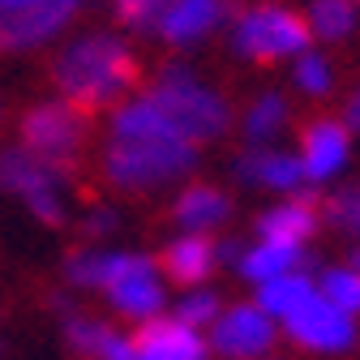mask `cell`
<instances>
[{"instance_id":"6da1fadb","label":"cell","mask_w":360,"mask_h":360,"mask_svg":"<svg viewBox=\"0 0 360 360\" xmlns=\"http://www.w3.org/2000/svg\"><path fill=\"white\" fill-rule=\"evenodd\" d=\"M65 279L86 292H103L108 304L129 318L133 326H146L163 318L167 288L163 270L146 253H120V249H82L65 262Z\"/></svg>"},{"instance_id":"7a4b0ae2","label":"cell","mask_w":360,"mask_h":360,"mask_svg":"<svg viewBox=\"0 0 360 360\" xmlns=\"http://www.w3.org/2000/svg\"><path fill=\"white\" fill-rule=\"evenodd\" d=\"M52 77L73 108H112L138 82V60L116 34H82L56 56Z\"/></svg>"},{"instance_id":"3957f363","label":"cell","mask_w":360,"mask_h":360,"mask_svg":"<svg viewBox=\"0 0 360 360\" xmlns=\"http://www.w3.org/2000/svg\"><path fill=\"white\" fill-rule=\"evenodd\" d=\"M146 99L185 133L193 146L210 142V138H223L232 124V108L228 99L219 95L214 86H206L202 77H193L185 65H167L159 73V82L146 90Z\"/></svg>"},{"instance_id":"277c9868","label":"cell","mask_w":360,"mask_h":360,"mask_svg":"<svg viewBox=\"0 0 360 360\" xmlns=\"http://www.w3.org/2000/svg\"><path fill=\"white\" fill-rule=\"evenodd\" d=\"M198 163V146L163 138V142H108L103 150V176L116 189L146 193L159 185H172Z\"/></svg>"},{"instance_id":"5b68a950","label":"cell","mask_w":360,"mask_h":360,"mask_svg":"<svg viewBox=\"0 0 360 360\" xmlns=\"http://www.w3.org/2000/svg\"><path fill=\"white\" fill-rule=\"evenodd\" d=\"M0 189L13 193L39 223H65V172L43 163L39 155L13 146V150H0Z\"/></svg>"},{"instance_id":"8992f818","label":"cell","mask_w":360,"mask_h":360,"mask_svg":"<svg viewBox=\"0 0 360 360\" xmlns=\"http://www.w3.org/2000/svg\"><path fill=\"white\" fill-rule=\"evenodd\" d=\"M232 48L249 60H283L304 56L309 48V22L279 5H257L236 18L232 26Z\"/></svg>"},{"instance_id":"52a82bcc","label":"cell","mask_w":360,"mask_h":360,"mask_svg":"<svg viewBox=\"0 0 360 360\" xmlns=\"http://www.w3.org/2000/svg\"><path fill=\"white\" fill-rule=\"evenodd\" d=\"M82 142H86V112L73 108L69 99L39 103L22 116V150L39 155L43 163H52L60 172L77 159Z\"/></svg>"},{"instance_id":"ba28073f","label":"cell","mask_w":360,"mask_h":360,"mask_svg":"<svg viewBox=\"0 0 360 360\" xmlns=\"http://www.w3.org/2000/svg\"><path fill=\"white\" fill-rule=\"evenodd\" d=\"M275 330H279V322L257 300L232 304L210 326V352L223 360H266V352L275 347Z\"/></svg>"},{"instance_id":"9c48e42d","label":"cell","mask_w":360,"mask_h":360,"mask_svg":"<svg viewBox=\"0 0 360 360\" xmlns=\"http://www.w3.org/2000/svg\"><path fill=\"white\" fill-rule=\"evenodd\" d=\"M288 339L304 352H318V356H339L347 347H356V318H347L343 309H335L326 296L313 292L292 318L283 322Z\"/></svg>"},{"instance_id":"30bf717a","label":"cell","mask_w":360,"mask_h":360,"mask_svg":"<svg viewBox=\"0 0 360 360\" xmlns=\"http://www.w3.org/2000/svg\"><path fill=\"white\" fill-rule=\"evenodd\" d=\"M82 9V0H39V5L0 13V52H30L39 43L56 39L73 13Z\"/></svg>"},{"instance_id":"8fae6325","label":"cell","mask_w":360,"mask_h":360,"mask_svg":"<svg viewBox=\"0 0 360 360\" xmlns=\"http://www.w3.org/2000/svg\"><path fill=\"white\" fill-rule=\"evenodd\" d=\"M352 159V129L343 120H313L300 138V167L309 185L335 180Z\"/></svg>"},{"instance_id":"7c38bea8","label":"cell","mask_w":360,"mask_h":360,"mask_svg":"<svg viewBox=\"0 0 360 360\" xmlns=\"http://www.w3.org/2000/svg\"><path fill=\"white\" fill-rule=\"evenodd\" d=\"M138 360H210V339L176 318H155L133 330Z\"/></svg>"},{"instance_id":"4fadbf2b","label":"cell","mask_w":360,"mask_h":360,"mask_svg":"<svg viewBox=\"0 0 360 360\" xmlns=\"http://www.w3.org/2000/svg\"><path fill=\"white\" fill-rule=\"evenodd\" d=\"M236 180L257 185V189H275V193H296L304 185V167H300V155L253 146L236 159Z\"/></svg>"},{"instance_id":"5bb4252c","label":"cell","mask_w":360,"mask_h":360,"mask_svg":"<svg viewBox=\"0 0 360 360\" xmlns=\"http://www.w3.org/2000/svg\"><path fill=\"white\" fill-rule=\"evenodd\" d=\"M228 18V5L223 0H176V5L159 18V34L176 48H189V43H202L210 30H219V22Z\"/></svg>"},{"instance_id":"9a60e30c","label":"cell","mask_w":360,"mask_h":360,"mask_svg":"<svg viewBox=\"0 0 360 360\" xmlns=\"http://www.w3.org/2000/svg\"><path fill=\"white\" fill-rule=\"evenodd\" d=\"M219 266V245L210 236H176L163 257H159V270L172 275V283H185V288H206L210 270Z\"/></svg>"},{"instance_id":"2e32d148","label":"cell","mask_w":360,"mask_h":360,"mask_svg":"<svg viewBox=\"0 0 360 360\" xmlns=\"http://www.w3.org/2000/svg\"><path fill=\"white\" fill-rule=\"evenodd\" d=\"M163 138H180L189 142L146 95L142 99H129L112 112V142H163Z\"/></svg>"},{"instance_id":"e0dca14e","label":"cell","mask_w":360,"mask_h":360,"mask_svg":"<svg viewBox=\"0 0 360 360\" xmlns=\"http://www.w3.org/2000/svg\"><path fill=\"white\" fill-rule=\"evenodd\" d=\"M232 214V202L223 189L214 185H189L185 193L176 198V223L185 228L189 236H210L214 228H223Z\"/></svg>"},{"instance_id":"ac0fdd59","label":"cell","mask_w":360,"mask_h":360,"mask_svg":"<svg viewBox=\"0 0 360 360\" xmlns=\"http://www.w3.org/2000/svg\"><path fill=\"white\" fill-rule=\"evenodd\" d=\"M313 228H318V214H313V206H304V202H279L266 214H257V240H266V245H296V249H304Z\"/></svg>"},{"instance_id":"d6986e66","label":"cell","mask_w":360,"mask_h":360,"mask_svg":"<svg viewBox=\"0 0 360 360\" xmlns=\"http://www.w3.org/2000/svg\"><path fill=\"white\" fill-rule=\"evenodd\" d=\"M236 270L249 279V283H270V279H283V275H296V270H304V249L296 245H249L240 257H236Z\"/></svg>"},{"instance_id":"ffe728a7","label":"cell","mask_w":360,"mask_h":360,"mask_svg":"<svg viewBox=\"0 0 360 360\" xmlns=\"http://www.w3.org/2000/svg\"><path fill=\"white\" fill-rule=\"evenodd\" d=\"M318 292V279H309L304 270H296V275H283V279H270V283H262L257 288V304L270 313V318H275L279 326L292 318V313Z\"/></svg>"},{"instance_id":"44dd1931","label":"cell","mask_w":360,"mask_h":360,"mask_svg":"<svg viewBox=\"0 0 360 360\" xmlns=\"http://www.w3.org/2000/svg\"><path fill=\"white\" fill-rule=\"evenodd\" d=\"M112 335H116V326L103 322V318H86V313H69L65 318V343L82 360H99L103 347L112 343Z\"/></svg>"},{"instance_id":"7402d4cb","label":"cell","mask_w":360,"mask_h":360,"mask_svg":"<svg viewBox=\"0 0 360 360\" xmlns=\"http://www.w3.org/2000/svg\"><path fill=\"white\" fill-rule=\"evenodd\" d=\"M288 124V103H283V95H262V99H253V108L245 112V138L253 142V146H266L270 138H279V129Z\"/></svg>"},{"instance_id":"603a6c76","label":"cell","mask_w":360,"mask_h":360,"mask_svg":"<svg viewBox=\"0 0 360 360\" xmlns=\"http://www.w3.org/2000/svg\"><path fill=\"white\" fill-rule=\"evenodd\" d=\"M352 26H356V0H313L309 5V34L347 39Z\"/></svg>"},{"instance_id":"cb8c5ba5","label":"cell","mask_w":360,"mask_h":360,"mask_svg":"<svg viewBox=\"0 0 360 360\" xmlns=\"http://www.w3.org/2000/svg\"><path fill=\"white\" fill-rule=\"evenodd\" d=\"M318 296H326L335 309L347 313V318H360V275L347 262L322 270V275H318Z\"/></svg>"},{"instance_id":"d4e9b609","label":"cell","mask_w":360,"mask_h":360,"mask_svg":"<svg viewBox=\"0 0 360 360\" xmlns=\"http://www.w3.org/2000/svg\"><path fill=\"white\" fill-rule=\"evenodd\" d=\"M219 313H223V300H219V296H214L210 288H189L185 296L176 300V309H172V318L206 335V330H210V326L219 322Z\"/></svg>"},{"instance_id":"484cf974","label":"cell","mask_w":360,"mask_h":360,"mask_svg":"<svg viewBox=\"0 0 360 360\" xmlns=\"http://www.w3.org/2000/svg\"><path fill=\"white\" fill-rule=\"evenodd\" d=\"M172 5H176V0H112L116 18H120L124 26H133V30H155L159 18H163Z\"/></svg>"},{"instance_id":"4316f807","label":"cell","mask_w":360,"mask_h":360,"mask_svg":"<svg viewBox=\"0 0 360 360\" xmlns=\"http://www.w3.org/2000/svg\"><path fill=\"white\" fill-rule=\"evenodd\" d=\"M326 219L335 223L339 232H347V236H356V240H360V185H352V189L335 193V198H330V206H326Z\"/></svg>"},{"instance_id":"83f0119b","label":"cell","mask_w":360,"mask_h":360,"mask_svg":"<svg viewBox=\"0 0 360 360\" xmlns=\"http://www.w3.org/2000/svg\"><path fill=\"white\" fill-rule=\"evenodd\" d=\"M296 86L304 90V95H326L330 90V65L318 52H304L296 60Z\"/></svg>"},{"instance_id":"f1b7e54d","label":"cell","mask_w":360,"mask_h":360,"mask_svg":"<svg viewBox=\"0 0 360 360\" xmlns=\"http://www.w3.org/2000/svg\"><path fill=\"white\" fill-rule=\"evenodd\" d=\"M116 228H120V214H116V210H108V206L90 210V214H86V223H82V232H86V236H108V232H116Z\"/></svg>"},{"instance_id":"f546056e","label":"cell","mask_w":360,"mask_h":360,"mask_svg":"<svg viewBox=\"0 0 360 360\" xmlns=\"http://www.w3.org/2000/svg\"><path fill=\"white\" fill-rule=\"evenodd\" d=\"M99 360H138V347H133V335H112V343L103 347V356Z\"/></svg>"},{"instance_id":"4dcf8cb0","label":"cell","mask_w":360,"mask_h":360,"mask_svg":"<svg viewBox=\"0 0 360 360\" xmlns=\"http://www.w3.org/2000/svg\"><path fill=\"white\" fill-rule=\"evenodd\" d=\"M343 124H347L352 133H360V90L347 99V116H343Z\"/></svg>"},{"instance_id":"1f68e13d","label":"cell","mask_w":360,"mask_h":360,"mask_svg":"<svg viewBox=\"0 0 360 360\" xmlns=\"http://www.w3.org/2000/svg\"><path fill=\"white\" fill-rule=\"evenodd\" d=\"M26 5H39V0H0V13H13V9H26Z\"/></svg>"},{"instance_id":"d6a6232c","label":"cell","mask_w":360,"mask_h":360,"mask_svg":"<svg viewBox=\"0 0 360 360\" xmlns=\"http://www.w3.org/2000/svg\"><path fill=\"white\" fill-rule=\"evenodd\" d=\"M347 266H352V270H356V275H360V245H356V249L347 253Z\"/></svg>"},{"instance_id":"836d02e7","label":"cell","mask_w":360,"mask_h":360,"mask_svg":"<svg viewBox=\"0 0 360 360\" xmlns=\"http://www.w3.org/2000/svg\"><path fill=\"white\" fill-rule=\"evenodd\" d=\"M356 5H360V0H356Z\"/></svg>"},{"instance_id":"e575fe53","label":"cell","mask_w":360,"mask_h":360,"mask_svg":"<svg viewBox=\"0 0 360 360\" xmlns=\"http://www.w3.org/2000/svg\"><path fill=\"white\" fill-rule=\"evenodd\" d=\"M266 360H270V356H266Z\"/></svg>"}]
</instances>
